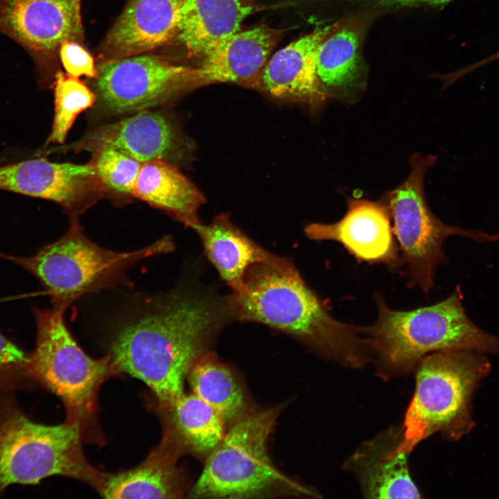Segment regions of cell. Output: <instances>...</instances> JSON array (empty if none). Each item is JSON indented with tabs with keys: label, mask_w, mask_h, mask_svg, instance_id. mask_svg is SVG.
Here are the masks:
<instances>
[{
	"label": "cell",
	"mask_w": 499,
	"mask_h": 499,
	"mask_svg": "<svg viewBox=\"0 0 499 499\" xmlns=\"http://www.w3.org/2000/svg\"><path fill=\"white\" fill-rule=\"evenodd\" d=\"M229 319L225 298L177 291L123 323L109 354L120 373L143 382L166 408L185 394L189 369Z\"/></svg>",
	"instance_id": "1"
},
{
	"label": "cell",
	"mask_w": 499,
	"mask_h": 499,
	"mask_svg": "<svg viewBox=\"0 0 499 499\" xmlns=\"http://www.w3.org/2000/svg\"><path fill=\"white\" fill-rule=\"evenodd\" d=\"M225 301L231 319L281 331L349 366H361L369 359L360 326L334 318L299 271L287 273L255 264Z\"/></svg>",
	"instance_id": "2"
},
{
	"label": "cell",
	"mask_w": 499,
	"mask_h": 499,
	"mask_svg": "<svg viewBox=\"0 0 499 499\" xmlns=\"http://www.w3.org/2000/svg\"><path fill=\"white\" fill-rule=\"evenodd\" d=\"M378 315L370 326H360L370 353L381 369L401 374L424 356L440 351H471L499 356V337L482 330L468 317L457 288L430 306L400 310L376 298Z\"/></svg>",
	"instance_id": "3"
},
{
	"label": "cell",
	"mask_w": 499,
	"mask_h": 499,
	"mask_svg": "<svg viewBox=\"0 0 499 499\" xmlns=\"http://www.w3.org/2000/svg\"><path fill=\"white\" fill-rule=\"evenodd\" d=\"M415 390L405 413L400 451L410 452L437 432L457 440L473 428L471 401L491 364L485 354L471 351H440L415 366Z\"/></svg>",
	"instance_id": "4"
},
{
	"label": "cell",
	"mask_w": 499,
	"mask_h": 499,
	"mask_svg": "<svg viewBox=\"0 0 499 499\" xmlns=\"http://www.w3.org/2000/svg\"><path fill=\"white\" fill-rule=\"evenodd\" d=\"M12 393L0 394V496L10 485L36 484L53 475L80 480L99 493L107 473L85 458L80 426L37 423Z\"/></svg>",
	"instance_id": "5"
},
{
	"label": "cell",
	"mask_w": 499,
	"mask_h": 499,
	"mask_svg": "<svg viewBox=\"0 0 499 499\" xmlns=\"http://www.w3.org/2000/svg\"><path fill=\"white\" fill-rule=\"evenodd\" d=\"M64 311L35 310L37 340L30 354L29 374L33 383L62 401L66 421L80 426L84 440L99 443L98 394L106 380L120 372L110 354L96 359L82 350L65 324Z\"/></svg>",
	"instance_id": "6"
},
{
	"label": "cell",
	"mask_w": 499,
	"mask_h": 499,
	"mask_svg": "<svg viewBox=\"0 0 499 499\" xmlns=\"http://www.w3.org/2000/svg\"><path fill=\"white\" fill-rule=\"evenodd\" d=\"M173 248L172 238L165 236L134 251L109 250L89 239L78 219H71L62 237L35 254L17 261L44 285L53 308L65 310L85 294L126 282L128 271L137 263Z\"/></svg>",
	"instance_id": "7"
},
{
	"label": "cell",
	"mask_w": 499,
	"mask_h": 499,
	"mask_svg": "<svg viewBox=\"0 0 499 499\" xmlns=\"http://www.w3.org/2000/svg\"><path fill=\"white\" fill-rule=\"evenodd\" d=\"M437 159L431 155H413L409 175L388 191L383 201L393 222L400 266L404 267L407 284L419 288L425 294L434 288L437 267L448 261L444 250L448 237L463 236L478 243L499 240V234L450 226L432 213L425 197L424 178Z\"/></svg>",
	"instance_id": "8"
},
{
	"label": "cell",
	"mask_w": 499,
	"mask_h": 499,
	"mask_svg": "<svg viewBox=\"0 0 499 499\" xmlns=\"http://www.w3.org/2000/svg\"><path fill=\"white\" fill-rule=\"evenodd\" d=\"M273 408L243 415L208 455L191 489L195 498H243L270 490L282 480L268 452L280 412Z\"/></svg>",
	"instance_id": "9"
},
{
	"label": "cell",
	"mask_w": 499,
	"mask_h": 499,
	"mask_svg": "<svg viewBox=\"0 0 499 499\" xmlns=\"http://www.w3.org/2000/svg\"><path fill=\"white\" fill-rule=\"evenodd\" d=\"M194 68L155 55L106 60L98 69L96 96L111 114L135 113L193 89Z\"/></svg>",
	"instance_id": "10"
},
{
	"label": "cell",
	"mask_w": 499,
	"mask_h": 499,
	"mask_svg": "<svg viewBox=\"0 0 499 499\" xmlns=\"http://www.w3.org/2000/svg\"><path fill=\"white\" fill-rule=\"evenodd\" d=\"M0 189L57 202L71 219L92 204L104 186L92 162L57 163L33 159L0 166Z\"/></svg>",
	"instance_id": "11"
},
{
	"label": "cell",
	"mask_w": 499,
	"mask_h": 499,
	"mask_svg": "<svg viewBox=\"0 0 499 499\" xmlns=\"http://www.w3.org/2000/svg\"><path fill=\"white\" fill-rule=\"evenodd\" d=\"M0 30L32 55L51 57L64 41L82 40L80 0L0 1Z\"/></svg>",
	"instance_id": "12"
},
{
	"label": "cell",
	"mask_w": 499,
	"mask_h": 499,
	"mask_svg": "<svg viewBox=\"0 0 499 499\" xmlns=\"http://www.w3.org/2000/svg\"><path fill=\"white\" fill-rule=\"evenodd\" d=\"M103 147L119 150L142 164L163 161L175 164L191 151V144L171 121L148 110L100 127L72 145L73 150L96 151Z\"/></svg>",
	"instance_id": "13"
},
{
	"label": "cell",
	"mask_w": 499,
	"mask_h": 499,
	"mask_svg": "<svg viewBox=\"0 0 499 499\" xmlns=\"http://www.w3.org/2000/svg\"><path fill=\"white\" fill-rule=\"evenodd\" d=\"M304 231L310 240L342 244L359 261L400 267L399 247L389 213L383 203L349 199L347 211L341 220L331 224L310 223Z\"/></svg>",
	"instance_id": "14"
},
{
	"label": "cell",
	"mask_w": 499,
	"mask_h": 499,
	"mask_svg": "<svg viewBox=\"0 0 499 499\" xmlns=\"http://www.w3.org/2000/svg\"><path fill=\"white\" fill-rule=\"evenodd\" d=\"M335 26L315 30L277 51L247 86L271 96L308 105L323 100L324 94L317 72L322 43Z\"/></svg>",
	"instance_id": "15"
},
{
	"label": "cell",
	"mask_w": 499,
	"mask_h": 499,
	"mask_svg": "<svg viewBox=\"0 0 499 499\" xmlns=\"http://www.w3.org/2000/svg\"><path fill=\"white\" fill-rule=\"evenodd\" d=\"M185 0H128L101 46L106 60L140 55L176 37Z\"/></svg>",
	"instance_id": "16"
},
{
	"label": "cell",
	"mask_w": 499,
	"mask_h": 499,
	"mask_svg": "<svg viewBox=\"0 0 499 499\" xmlns=\"http://www.w3.org/2000/svg\"><path fill=\"white\" fill-rule=\"evenodd\" d=\"M403 435L402 428H392L361 444L347 460L366 498H421L410 474L409 453L399 449Z\"/></svg>",
	"instance_id": "17"
},
{
	"label": "cell",
	"mask_w": 499,
	"mask_h": 499,
	"mask_svg": "<svg viewBox=\"0 0 499 499\" xmlns=\"http://www.w3.org/2000/svg\"><path fill=\"white\" fill-rule=\"evenodd\" d=\"M278 32L265 26L238 31L203 55L194 68V89L215 83L247 87L260 73L278 40Z\"/></svg>",
	"instance_id": "18"
},
{
	"label": "cell",
	"mask_w": 499,
	"mask_h": 499,
	"mask_svg": "<svg viewBox=\"0 0 499 499\" xmlns=\"http://www.w3.org/2000/svg\"><path fill=\"white\" fill-rule=\"evenodd\" d=\"M206 256L231 291L240 288L247 270L255 264H265L279 271H298L285 257L270 252L256 243L235 226L225 213L216 216L212 222L193 225Z\"/></svg>",
	"instance_id": "19"
},
{
	"label": "cell",
	"mask_w": 499,
	"mask_h": 499,
	"mask_svg": "<svg viewBox=\"0 0 499 499\" xmlns=\"http://www.w3.org/2000/svg\"><path fill=\"white\" fill-rule=\"evenodd\" d=\"M183 453L167 435L138 466L106 474L100 494L106 498H177L184 493V479L177 467Z\"/></svg>",
	"instance_id": "20"
},
{
	"label": "cell",
	"mask_w": 499,
	"mask_h": 499,
	"mask_svg": "<svg viewBox=\"0 0 499 499\" xmlns=\"http://www.w3.org/2000/svg\"><path fill=\"white\" fill-rule=\"evenodd\" d=\"M252 10L247 0H185L178 14L176 37L189 55L202 57L240 31Z\"/></svg>",
	"instance_id": "21"
},
{
	"label": "cell",
	"mask_w": 499,
	"mask_h": 499,
	"mask_svg": "<svg viewBox=\"0 0 499 499\" xmlns=\"http://www.w3.org/2000/svg\"><path fill=\"white\" fill-rule=\"evenodd\" d=\"M132 195L190 228L200 222L198 212L205 203L199 189L173 164L163 161L142 164Z\"/></svg>",
	"instance_id": "22"
},
{
	"label": "cell",
	"mask_w": 499,
	"mask_h": 499,
	"mask_svg": "<svg viewBox=\"0 0 499 499\" xmlns=\"http://www.w3.org/2000/svg\"><path fill=\"white\" fill-rule=\"evenodd\" d=\"M159 410L165 424L164 434L182 453L209 455L225 435L219 414L193 393L184 394L171 406Z\"/></svg>",
	"instance_id": "23"
},
{
	"label": "cell",
	"mask_w": 499,
	"mask_h": 499,
	"mask_svg": "<svg viewBox=\"0 0 499 499\" xmlns=\"http://www.w3.org/2000/svg\"><path fill=\"white\" fill-rule=\"evenodd\" d=\"M186 378L193 393L209 405L225 424L244 414L243 391L231 371L208 351L189 369Z\"/></svg>",
	"instance_id": "24"
},
{
	"label": "cell",
	"mask_w": 499,
	"mask_h": 499,
	"mask_svg": "<svg viewBox=\"0 0 499 499\" xmlns=\"http://www.w3.org/2000/svg\"><path fill=\"white\" fill-rule=\"evenodd\" d=\"M358 36L351 28H342L322 43L317 58L320 82L338 87L354 80L358 67Z\"/></svg>",
	"instance_id": "25"
},
{
	"label": "cell",
	"mask_w": 499,
	"mask_h": 499,
	"mask_svg": "<svg viewBox=\"0 0 499 499\" xmlns=\"http://www.w3.org/2000/svg\"><path fill=\"white\" fill-rule=\"evenodd\" d=\"M55 111L47 143H63L76 117L91 107L96 94L76 78L58 71L54 81Z\"/></svg>",
	"instance_id": "26"
},
{
	"label": "cell",
	"mask_w": 499,
	"mask_h": 499,
	"mask_svg": "<svg viewBox=\"0 0 499 499\" xmlns=\"http://www.w3.org/2000/svg\"><path fill=\"white\" fill-rule=\"evenodd\" d=\"M94 152L93 163L104 187L132 195L142 163L111 147H103Z\"/></svg>",
	"instance_id": "27"
},
{
	"label": "cell",
	"mask_w": 499,
	"mask_h": 499,
	"mask_svg": "<svg viewBox=\"0 0 499 499\" xmlns=\"http://www.w3.org/2000/svg\"><path fill=\"white\" fill-rule=\"evenodd\" d=\"M29 362L30 354L0 333V394L28 387L33 383Z\"/></svg>",
	"instance_id": "28"
},
{
	"label": "cell",
	"mask_w": 499,
	"mask_h": 499,
	"mask_svg": "<svg viewBox=\"0 0 499 499\" xmlns=\"http://www.w3.org/2000/svg\"><path fill=\"white\" fill-rule=\"evenodd\" d=\"M58 54L67 74L76 78L97 77L98 69L92 55L78 42L64 41L59 48Z\"/></svg>",
	"instance_id": "29"
},
{
	"label": "cell",
	"mask_w": 499,
	"mask_h": 499,
	"mask_svg": "<svg viewBox=\"0 0 499 499\" xmlns=\"http://www.w3.org/2000/svg\"><path fill=\"white\" fill-rule=\"evenodd\" d=\"M369 1V0H367ZM384 5L394 6H445L455 0H369Z\"/></svg>",
	"instance_id": "30"
},
{
	"label": "cell",
	"mask_w": 499,
	"mask_h": 499,
	"mask_svg": "<svg viewBox=\"0 0 499 499\" xmlns=\"http://www.w3.org/2000/svg\"><path fill=\"white\" fill-rule=\"evenodd\" d=\"M497 60H499V51L495 52L494 53L490 55L489 56L478 61L470 66H468L459 71L454 73L453 76L451 77L452 80L455 81L457 78L468 74L470 72L473 71L475 69H479L481 67H483L484 65L489 64L491 62L496 61Z\"/></svg>",
	"instance_id": "31"
}]
</instances>
